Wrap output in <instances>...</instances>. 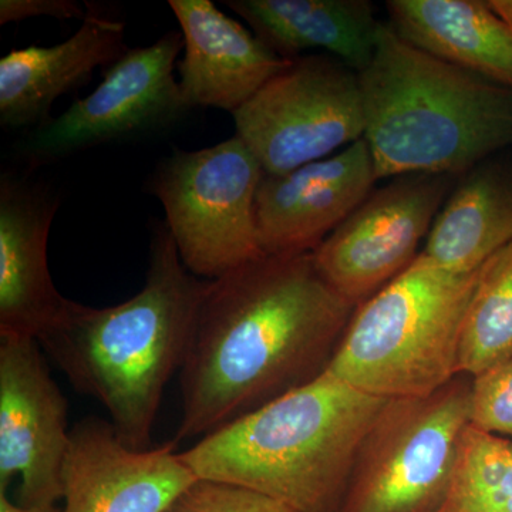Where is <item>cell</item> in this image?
Here are the masks:
<instances>
[{"label": "cell", "mask_w": 512, "mask_h": 512, "mask_svg": "<svg viewBox=\"0 0 512 512\" xmlns=\"http://www.w3.org/2000/svg\"><path fill=\"white\" fill-rule=\"evenodd\" d=\"M355 309L312 254H265L207 281L180 370L174 443L202 439L318 379Z\"/></svg>", "instance_id": "6da1fadb"}, {"label": "cell", "mask_w": 512, "mask_h": 512, "mask_svg": "<svg viewBox=\"0 0 512 512\" xmlns=\"http://www.w3.org/2000/svg\"><path fill=\"white\" fill-rule=\"evenodd\" d=\"M205 286L160 225L137 295L109 308L69 301L37 339L74 389L107 410L119 439L134 450L151 446L165 387L190 348Z\"/></svg>", "instance_id": "7a4b0ae2"}, {"label": "cell", "mask_w": 512, "mask_h": 512, "mask_svg": "<svg viewBox=\"0 0 512 512\" xmlns=\"http://www.w3.org/2000/svg\"><path fill=\"white\" fill-rule=\"evenodd\" d=\"M359 83L377 180L460 177L512 147V90L417 49L387 22Z\"/></svg>", "instance_id": "3957f363"}, {"label": "cell", "mask_w": 512, "mask_h": 512, "mask_svg": "<svg viewBox=\"0 0 512 512\" xmlns=\"http://www.w3.org/2000/svg\"><path fill=\"white\" fill-rule=\"evenodd\" d=\"M386 400L325 372L180 456L202 480L248 488L295 512H339L357 451Z\"/></svg>", "instance_id": "277c9868"}, {"label": "cell", "mask_w": 512, "mask_h": 512, "mask_svg": "<svg viewBox=\"0 0 512 512\" xmlns=\"http://www.w3.org/2000/svg\"><path fill=\"white\" fill-rule=\"evenodd\" d=\"M477 271L453 274L420 252L357 306L326 373L380 399L439 390L460 375L461 330Z\"/></svg>", "instance_id": "5b68a950"}, {"label": "cell", "mask_w": 512, "mask_h": 512, "mask_svg": "<svg viewBox=\"0 0 512 512\" xmlns=\"http://www.w3.org/2000/svg\"><path fill=\"white\" fill-rule=\"evenodd\" d=\"M473 376L387 399L360 444L339 512H437L471 426Z\"/></svg>", "instance_id": "8992f818"}, {"label": "cell", "mask_w": 512, "mask_h": 512, "mask_svg": "<svg viewBox=\"0 0 512 512\" xmlns=\"http://www.w3.org/2000/svg\"><path fill=\"white\" fill-rule=\"evenodd\" d=\"M262 177L237 136L204 150H175L158 165L151 191L192 275L212 281L265 255L255 212Z\"/></svg>", "instance_id": "52a82bcc"}, {"label": "cell", "mask_w": 512, "mask_h": 512, "mask_svg": "<svg viewBox=\"0 0 512 512\" xmlns=\"http://www.w3.org/2000/svg\"><path fill=\"white\" fill-rule=\"evenodd\" d=\"M232 116L235 136L268 175L291 173L365 136L359 73L325 53L292 60Z\"/></svg>", "instance_id": "ba28073f"}, {"label": "cell", "mask_w": 512, "mask_h": 512, "mask_svg": "<svg viewBox=\"0 0 512 512\" xmlns=\"http://www.w3.org/2000/svg\"><path fill=\"white\" fill-rule=\"evenodd\" d=\"M457 178L402 175L370 192L312 252L320 275L356 308L372 298L419 256Z\"/></svg>", "instance_id": "9c48e42d"}, {"label": "cell", "mask_w": 512, "mask_h": 512, "mask_svg": "<svg viewBox=\"0 0 512 512\" xmlns=\"http://www.w3.org/2000/svg\"><path fill=\"white\" fill-rule=\"evenodd\" d=\"M183 49V35L170 32L154 45L127 50L93 93L37 127L29 156L53 160L175 123L190 110L174 74Z\"/></svg>", "instance_id": "30bf717a"}, {"label": "cell", "mask_w": 512, "mask_h": 512, "mask_svg": "<svg viewBox=\"0 0 512 512\" xmlns=\"http://www.w3.org/2000/svg\"><path fill=\"white\" fill-rule=\"evenodd\" d=\"M70 431L67 399L39 342L0 338V493L19 478L18 504L62 500Z\"/></svg>", "instance_id": "8fae6325"}, {"label": "cell", "mask_w": 512, "mask_h": 512, "mask_svg": "<svg viewBox=\"0 0 512 512\" xmlns=\"http://www.w3.org/2000/svg\"><path fill=\"white\" fill-rule=\"evenodd\" d=\"M195 480L174 441L134 450L110 421L90 417L70 431L62 512H164Z\"/></svg>", "instance_id": "7c38bea8"}, {"label": "cell", "mask_w": 512, "mask_h": 512, "mask_svg": "<svg viewBox=\"0 0 512 512\" xmlns=\"http://www.w3.org/2000/svg\"><path fill=\"white\" fill-rule=\"evenodd\" d=\"M376 181L363 138L291 173L264 174L255 204L262 251L312 254L369 197Z\"/></svg>", "instance_id": "4fadbf2b"}, {"label": "cell", "mask_w": 512, "mask_h": 512, "mask_svg": "<svg viewBox=\"0 0 512 512\" xmlns=\"http://www.w3.org/2000/svg\"><path fill=\"white\" fill-rule=\"evenodd\" d=\"M59 202L28 180L0 181V338L39 339L70 301L57 291L47 262Z\"/></svg>", "instance_id": "5bb4252c"}, {"label": "cell", "mask_w": 512, "mask_h": 512, "mask_svg": "<svg viewBox=\"0 0 512 512\" xmlns=\"http://www.w3.org/2000/svg\"><path fill=\"white\" fill-rule=\"evenodd\" d=\"M168 6L184 39L178 83L190 110L215 107L237 113L292 62L210 0H170Z\"/></svg>", "instance_id": "9a60e30c"}, {"label": "cell", "mask_w": 512, "mask_h": 512, "mask_svg": "<svg viewBox=\"0 0 512 512\" xmlns=\"http://www.w3.org/2000/svg\"><path fill=\"white\" fill-rule=\"evenodd\" d=\"M124 23L86 6L74 35L59 45L15 49L0 60V123L22 128L46 123L50 107L101 66L126 55Z\"/></svg>", "instance_id": "2e32d148"}, {"label": "cell", "mask_w": 512, "mask_h": 512, "mask_svg": "<svg viewBox=\"0 0 512 512\" xmlns=\"http://www.w3.org/2000/svg\"><path fill=\"white\" fill-rule=\"evenodd\" d=\"M254 35L286 60L315 50L360 73L375 55L383 22L367 0H225Z\"/></svg>", "instance_id": "e0dca14e"}, {"label": "cell", "mask_w": 512, "mask_h": 512, "mask_svg": "<svg viewBox=\"0 0 512 512\" xmlns=\"http://www.w3.org/2000/svg\"><path fill=\"white\" fill-rule=\"evenodd\" d=\"M512 241V156L485 158L457 178L421 254L453 274H474Z\"/></svg>", "instance_id": "ac0fdd59"}, {"label": "cell", "mask_w": 512, "mask_h": 512, "mask_svg": "<svg viewBox=\"0 0 512 512\" xmlns=\"http://www.w3.org/2000/svg\"><path fill=\"white\" fill-rule=\"evenodd\" d=\"M386 9L410 45L512 90V30L487 0H389Z\"/></svg>", "instance_id": "d6986e66"}, {"label": "cell", "mask_w": 512, "mask_h": 512, "mask_svg": "<svg viewBox=\"0 0 512 512\" xmlns=\"http://www.w3.org/2000/svg\"><path fill=\"white\" fill-rule=\"evenodd\" d=\"M512 360V241L478 268L461 330L458 373L478 376Z\"/></svg>", "instance_id": "ffe728a7"}, {"label": "cell", "mask_w": 512, "mask_h": 512, "mask_svg": "<svg viewBox=\"0 0 512 512\" xmlns=\"http://www.w3.org/2000/svg\"><path fill=\"white\" fill-rule=\"evenodd\" d=\"M437 512H512V441L468 427L450 493Z\"/></svg>", "instance_id": "44dd1931"}, {"label": "cell", "mask_w": 512, "mask_h": 512, "mask_svg": "<svg viewBox=\"0 0 512 512\" xmlns=\"http://www.w3.org/2000/svg\"><path fill=\"white\" fill-rule=\"evenodd\" d=\"M164 512H295L248 488L198 478Z\"/></svg>", "instance_id": "7402d4cb"}, {"label": "cell", "mask_w": 512, "mask_h": 512, "mask_svg": "<svg viewBox=\"0 0 512 512\" xmlns=\"http://www.w3.org/2000/svg\"><path fill=\"white\" fill-rule=\"evenodd\" d=\"M471 426L512 441V360L473 377Z\"/></svg>", "instance_id": "603a6c76"}, {"label": "cell", "mask_w": 512, "mask_h": 512, "mask_svg": "<svg viewBox=\"0 0 512 512\" xmlns=\"http://www.w3.org/2000/svg\"><path fill=\"white\" fill-rule=\"evenodd\" d=\"M83 20L86 8L73 0H2L0 2V25L22 22L32 18Z\"/></svg>", "instance_id": "cb8c5ba5"}, {"label": "cell", "mask_w": 512, "mask_h": 512, "mask_svg": "<svg viewBox=\"0 0 512 512\" xmlns=\"http://www.w3.org/2000/svg\"><path fill=\"white\" fill-rule=\"evenodd\" d=\"M0 512H62L56 504L20 505L13 503L6 493H0Z\"/></svg>", "instance_id": "d4e9b609"}, {"label": "cell", "mask_w": 512, "mask_h": 512, "mask_svg": "<svg viewBox=\"0 0 512 512\" xmlns=\"http://www.w3.org/2000/svg\"><path fill=\"white\" fill-rule=\"evenodd\" d=\"M488 6L512 30V0H487Z\"/></svg>", "instance_id": "484cf974"}]
</instances>
